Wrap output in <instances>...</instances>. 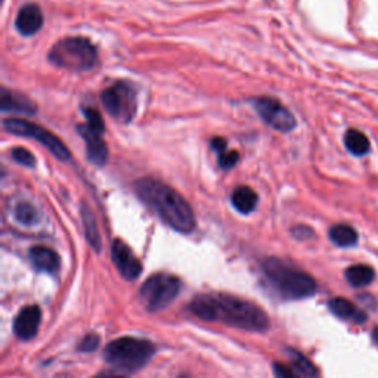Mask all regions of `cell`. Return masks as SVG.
<instances>
[{"label":"cell","mask_w":378,"mask_h":378,"mask_svg":"<svg viewBox=\"0 0 378 378\" xmlns=\"http://www.w3.org/2000/svg\"><path fill=\"white\" fill-rule=\"evenodd\" d=\"M257 201L258 197L250 186H238L231 195V203L235 207V210L243 214L252 213L257 205Z\"/></svg>","instance_id":"obj_17"},{"label":"cell","mask_w":378,"mask_h":378,"mask_svg":"<svg viewBox=\"0 0 378 378\" xmlns=\"http://www.w3.org/2000/svg\"><path fill=\"white\" fill-rule=\"evenodd\" d=\"M328 307H330V311L335 316L342 318L344 321H352L356 324H364L366 321V315L361 309H357L352 302L346 300V298H331V300L328 302Z\"/></svg>","instance_id":"obj_16"},{"label":"cell","mask_w":378,"mask_h":378,"mask_svg":"<svg viewBox=\"0 0 378 378\" xmlns=\"http://www.w3.org/2000/svg\"><path fill=\"white\" fill-rule=\"evenodd\" d=\"M43 25L42 9L34 3H28L19 9L15 19V27L23 36H33Z\"/></svg>","instance_id":"obj_13"},{"label":"cell","mask_w":378,"mask_h":378,"mask_svg":"<svg viewBox=\"0 0 378 378\" xmlns=\"http://www.w3.org/2000/svg\"><path fill=\"white\" fill-rule=\"evenodd\" d=\"M111 254L117 271L120 272L124 280L135 281L136 278H139L142 272V265L126 243H123L122 240H115L113 243Z\"/></svg>","instance_id":"obj_10"},{"label":"cell","mask_w":378,"mask_h":378,"mask_svg":"<svg viewBox=\"0 0 378 378\" xmlns=\"http://www.w3.org/2000/svg\"><path fill=\"white\" fill-rule=\"evenodd\" d=\"M14 216H15V219L19 223L25 225V226H33L38 222L37 208L33 204H30V203L18 204L15 207V210H14Z\"/></svg>","instance_id":"obj_22"},{"label":"cell","mask_w":378,"mask_h":378,"mask_svg":"<svg viewBox=\"0 0 378 378\" xmlns=\"http://www.w3.org/2000/svg\"><path fill=\"white\" fill-rule=\"evenodd\" d=\"M274 370H275V374L278 375V378H300L291 366H287L280 362L274 364Z\"/></svg>","instance_id":"obj_28"},{"label":"cell","mask_w":378,"mask_h":378,"mask_svg":"<svg viewBox=\"0 0 378 378\" xmlns=\"http://www.w3.org/2000/svg\"><path fill=\"white\" fill-rule=\"evenodd\" d=\"M266 284L285 300H300L316 291L313 278L296 266L280 258H266L262 265Z\"/></svg>","instance_id":"obj_3"},{"label":"cell","mask_w":378,"mask_h":378,"mask_svg":"<svg viewBox=\"0 0 378 378\" xmlns=\"http://www.w3.org/2000/svg\"><path fill=\"white\" fill-rule=\"evenodd\" d=\"M83 113H85V117H86V122H87V126L93 129V131L99 132V133H104L105 132V126H104V120L101 114H99L95 108H89V107H85L83 108Z\"/></svg>","instance_id":"obj_24"},{"label":"cell","mask_w":378,"mask_h":378,"mask_svg":"<svg viewBox=\"0 0 378 378\" xmlns=\"http://www.w3.org/2000/svg\"><path fill=\"white\" fill-rule=\"evenodd\" d=\"M181 291V280L175 275L155 274L139 290V297L149 312L166 309Z\"/></svg>","instance_id":"obj_6"},{"label":"cell","mask_w":378,"mask_h":378,"mask_svg":"<svg viewBox=\"0 0 378 378\" xmlns=\"http://www.w3.org/2000/svg\"><path fill=\"white\" fill-rule=\"evenodd\" d=\"M344 145L347 148V151L357 157L368 154L371 149V144L368 141V137L362 132L356 131V129H351V131L346 132Z\"/></svg>","instance_id":"obj_19"},{"label":"cell","mask_w":378,"mask_h":378,"mask_svg":"<svg viewBox=\"0 0 378 378\" xmlns=\"http://www.w3.org/2000/svg\"><path fill=\"white\" fill-rule=\"evenodd\" d=\"M30 260H32L33 266L37 271L47 272V274H56L59 271V256L52 248L45 245H36L30 250Z\"/></svg>","instance_id":"obj_15"},{"label":"cell","mask_w":378,"mask_h":378,"mask_svg":"<svg viewBox=\"0 0 378 378\" xmlns=\"http://www.w3.org/2000/svg\"><path fill=\"white\" fill-rule=\"evenodd\" d=\"M288 355H290L291 361H293V366L296 368V370H298L302 374H304L307 377H312V378L318 375L315 365L309 359H307V357H304L300 352L288 349Z\"/></svg>","instance_id":"obj_23"},{"label":"cell","mask_w":378,"mask_h":378,"mask_svg":"<svg viewBox=\"0 0 378 378\" xmlns=\"http://www.w3.org/2000/svg\"><path fill=\"white\" fill-rule=\"evenodd\" d=\"M330 240L338 247H352L357 243V232L351 225H334L330 230Z\"/></svg>","instance_id":"obj_20"},{"label":"cell","mask_w":378,"mask_h":378,"mask_svg":"<svg viewBox=\"0 0 378 378\" xmlns=\"http://www.w3.org/2000/svg\"><path fill=\"white\" fill-rule=\"evenodd\" d=\"M189 311L203 321L223 322L244 331L265 333L271 322L257 304L227 294H203L189 303Z\"/></svg>","instance_id":"obj_1"},{"label":"cell","mask_w":378,"mask_h":378,"mask_svg":"<svg viewBox=\"0 0 378 378\" xmlns=\"http://www.w3.org/2000/svg\"><path fill=\"white\" fill-rule=\"evenodd\" d=\"M101 101L107 113L122 124L131 123L137 111V95L127 82H117L101 93Z\"/></svg>","instance_id":"obj_7"},{"label":"cell","mask_w":378,"mask_h":378,"mask_svg":"<svg viewBox=\"0 0 378 378\" xmlns=\"http://www.w3.org/2000/svg\"><path fill=\"white\" fill-rule=\"evenodd\" d=\"M137 197L172 230L189 234L195 227L192 207L172 186L154 177L139 179L135 184Z\"/></svg>","instance_id":"obj_2"},{"label":"cell","mask_w":378,"mask_h":378,"mask_svg":"<svg viewBox=\"0 0 378 378\" xmlns=\"http://www.w3.org/2000/svg\"><path fill=\"white\" fill-rule=\"evenodd\" d=\"M254 108L271 127L278 132H291L296 127V118L288 109L276 99L258 98L254 101Z\"/></svg>","instance_id":"obj_9"},{"label":"cell","mask_w":378,"mask_h":378,"mask_svg":"<svg viewBox=\"0 0 378 378\" xmlns=\"http://www.w3.org/2000/svg\"><path fill=\"white\" fill-rule=\"evenodd\" d=\"M155 352L151 342L135 337H120L105 347L104 357L108 364L124 371H136L144 368Z\"/></svg>","instance_id":"obj_4"},{"label":"cell","mask_w":378,"mask_h":378,"mask_svg":"<svg viewBox=\"0 0 378 378\" xmlns=\"http://www.w3.org/2000/svg\"><path fill=\"white\" fill-rule=\"evenodd\" d=\"M93 378H124V377L118 375V374H113V373H102V374L95 375Z\"/></svg>","instance_id":"obj_29"},{"label":"cell","mask_w":378,"mask_h":378,"mask_svg":"<svg viewBox=\"0 0 378 378\" xmlns=\"http://www.w3.org/2000/svg\"><path fill=\"white\" fill-rule=\"evenodd\" d=\"M373 338H374L375 344L378 346V328H375V330H374V333H373Z\"/></svg>","instance_id":"obj_30"},{"label":"cell","mask_w":378,"mask_h":378,"mask_svg":"<svg viewBox=\"0 0 378 378\" xmlns=\"http://www.w3.org/2000/svg\"><path fill=\"white\" fill-rule=\"evenodd\" d=\"M238 154L236 151H230V149H226V151L219 154V166H221L223 170H230L236 163H238Z\"/></svg>","instance_id":"obj_26"},{"label":"cell","mask_w":378,"mask_h":378,"mask_svg":"<svg viewBox=\"0 0 378 378\" xmlns=\"http://www.w3.org/2000/svg\"><path fill=\"white\" fill-rule=\"evenodd\" d=\"M78 133L82 135L83 141L86 144L87 158L96 166H104L108 160V148L102 139V133H99L87 124H80L77 127Z\"/></svg>","instance_id":"obj_11"},{"label":"cell","mask_w":378,"mask_h":378,"mask_svg":"<svg viewBox=\"0 0 378 378\" xmlns=\"http://www.w3.org/2000/svg\"><path fill=\"white\" fill-rule=\"evenodd\" d=\"M99 344V337L96 334H87L78 346V351L82 352H93Z\"/></svg>","instance_id":"obj_27"},{"label":"cell","mask_w":378,"mask_h":378,"mask_svg":"<svg viewBox=\"0 0 378 378\" xmlns=\"http://www.w3.org/2000/svg\"><path fill=\"white\" fill-rule=\"evenodd\" d=\"M96 59V47L83 37L63 38L49 52V61L71 71L91 69L95 67Z\"/></svg>","instance_id":"obj_5"},{"label":"cell","mask_w":378,"mask_h":378,"mask_svg":"<svg viewBox=\"0 0 378 378\" xmlns=\"http://www.w3.org/2000/svg\"><path fill=\"white\" fill-rule=\"evenodd\" d=\"M375 278V272L368 265H355L346 269V280L352 287H366L370 285Z\"/></svg>","instance_id":"obj_18"},{"label":"cell","mask_w":378,"mask_h":378,"mask_svg":"<svg viewBox=\"0 0 378 378\" xmlns=\"http://www.w3.org/2000/svg\"><path fill=\"white\" fill-rule=\"evenodd\" d=\"M82 217H83V227H85L87 241L93 247V250L99 252L101 250V236H99V232H98L95 217L91 212V208L87 205H83L82 208Z\"/></svg>","instance_id":"obj_21"},{"label":"cell","mask_w":378,"mask_h":378,"mask_svg":"<svg viewBox=\"0 0 378 378\" xmlns=\"http://www.w3.org/2000/svg\"><path fill=\"white\" fill-rule=\"evenodd\" d=\"M3 127L9 133L34 139V141L49 149L58 160L68 162L69 157H71L61 139H58L52 132H49L47 129L42 126L33 124L27 120H23V118H8V120L3 122Z\"/></svg>","instance_id":"obj_8"},{"label":"cell","mask_w":378,"mask_h":378,"mask_svg":"<svg viewBox=\"0 0 378 378\" xmlns=\"http://www.w3.org/2000/svg\"><path fill=\"white\" fill-rule=\"evenodd\" d=\"M42 322V311L41 307L32 304L27 306L21 312L18 313L14 322V331L16 337L21 340H32V338L37 334L38 326Z\"/></svg>","instance_id":"obj_12"},{"label":"cell","mask_w":378,"mask_h":378,"mask_svg":"<svg viewBox=\"0 0 378 378\" xmlns=\"http://www.w3.org/2000/svg\"><path fill=\"white\" fill-rule=\"evenodd\" d=\"M0 108L3 113L28 114L32 115L37 111V107L30 99L18 92H11L8 89H2L0 92Z\"/></svg>","instance_id":"obj_14"},{"label":"cell","mask_w":378,"mask_h":378,"mask_svg":"<svg viewBox=\"0 0 378 378\" xmlns=\"http://www.w3.org/2000/svg\"><path fill=\"white\" fill-rule=\"evenodd\" d=\"M11 157L14 158L15 163L25 166V167H34V164H36L34 155L30 151H27V149H24V148H19V146L14 148L11 151Z\"/></svg>","instance_id":"obj_25"}]
</instances>
